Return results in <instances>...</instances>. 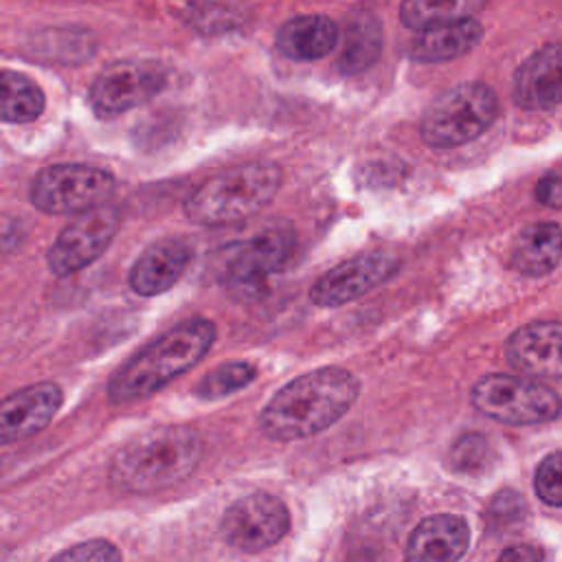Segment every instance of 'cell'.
I'll list each match as a JSON object with an SVG mask.
<instances>
[{"instance_id": "cell-8", "label": "cell", "mask_w": 562, "mask_h": 562, "mask_svg": "<svg viewBox=\"0 0 562 562\" xmlns=\"http://www.w3.org/2000/svg\"><path fill=\"white\" fill-rule=\"evenodd\" d=\"M121 224L116 206L101 204L92 211L75 215L55 237L46 252L48 270L57 277L75 274L99 259L114 239Z\"/></svg>"}, {"instance_id": "cell-20", "label": "cell", "mask_w": 562, "mask_h": 562, "mask_svg": "<svg viewBox=\"0 0 562 562\" xmlns=\"http://www.w3.org/2000/svg\"><path fill=\"white\" fill-rule=\"evenodd\" d=\"M509 259L527 277L551 272L562 259V228L553 222H538L522 228L512 246Z\"/></svg>"}, {"instance_id": "cell-7", "label": "cell", "mask_w": 562, "mask_h": 562, "mask_svg": "<svg viewBox=\"0 0 562 562\" xmlns=\"http://www.w3.org/2000/svg\"><path fill=\"white\" fill-rule=\"evenodd\" d=\"M114 189L112 173L90 165H50L31 182V204L44 213H86L105 202Z\"/></svg>"}, {"instance_id": "cell-23", "label": "cell", "mask_w": 562, "mask_h": 562, "mask_svg": "<svg viewBox=\"0 0 562 562\" xmlns=\"http://www.w3.org/2000/svg\"><path fill=\"white\" fill-rule=\"evenodd\" d=\"M483 2H428V0H411L400 7V20L406 29L428 31L439 24L474 18L481 11Z\"/></svg>"}, {"instance_id": "cell-30", "label": "cell", "mask_w": 562, "mask_h": 562, "mask_svg": "<svg viewBox=\"0 0 562 562\" xmlns=\"http://www.w3.org/2000/svg\"><path fill=\"white\" fill-rule=\"evenodd\" d=\"M349 562H384V560H382L380 553L364 549V551H356V553L349 558Z\"/></svg>"}, {"instance_id": "cell-10", "label": "cell", "mask_w": 562, "mask_h": 562, "mask_svg": "<svg viewBox=\"0 0 562 562\" xmlns=\"http://www.w3.org/2000/svg\"><path fill=\"white\" fill-rule=\"evenodd\" d=\"M294 248L288 228H268L241 241L226 261V283L233 294L252 299L263 294L270 279L283 268Z\"/></svg>"}, {"instance_id": "cell-5", "label": "cell", "mask_w": 562, "mask_h": 562, "mask_svg": "<svg viewBox=\"0 0 562 562\" xmlns=\"http://www.w3.org/2000/svg\"><path fill=\"white\" fill-rule=\"evenodd\" d=\"M498 116L494 90L479 81L459 83L439 94L422 116L419 134L426 145L448 149L481 136Z\"/></svg>"}, {"instance_id": "cell-15", "label": "cell", "mask_w": 562, "mask_h": 562, "mask_svg": "<svg viewBox=\"0 0 562 562\" xmlns=\"http://www.w3.org/2000/svg\"><path fill=\"white\" fill-rule=\"evenodd\" d=\"M505 353L512 367L529 375L562 378V323L538 321L516 329Z\"/></svg>"}, {"instance_id": "cell-2", "label": "cell", "mask_w": 562, "mask_h": 562, "mask_svg": "<svg viewBox=\"0 0 562 562\" xmlns=\"http://www.w3.org/2000/svg\"><path fill=\"white\" fill-rule=\"evenodd\" d=\"M202 457V439L189 426H154L123 443L110 463V483L121 492L149 494L184 481Z\"/></svg>"}, {"instance_id": "cell-13", "label": "cell", "mask_w": 562, "mask_h": 562, "mask_svg": "<svg viewBox=\"0 0 562 562\" xmlns=\"http://www.w3.org/2000/svg\"><path fill=\"white\" fill-rule=\"evenodd\" d=\"M61 404L64 393L55 382H37L13 391L0 406L2 443L20 441L40 432L57 415Z\"/></svg>"}, {"instance_id": "cell-26", "label": "cell", "mask_w": 562, "mask_h": 562, "mask_svg": "<svg viewBox=\"0 0 562 562\" xmlns=\"http://www.w3.org/2000/svg\"><path fill=\"white\" fill-rule=\"evenodd\" d=\"M492 448L483 435H463L450 450V465L459 472H479L487 465Z\"/></svg>"}, {"instance_id": "cell-29", "label": "cell", "mask_w": 562, "mask_h": 562, "mask_svg": "<svg viewBox=\"0 0 562 562\" xmlns=\"http://www.w3.org/2000/svg\"><path fill=\"white\" fill-rule=\"evenodd\" d=\"M496 562H540V555L527 544H516L505 549Z\"/></svg>"}, {"instance_id": "cell-6", "label": "cell", "mask_w": 562, "mask_h": 562, "mask_svg": "<svg viewBox=\"0 0 562 562\" xmlns=\"http://www.w3.org/2000/svg\"><path fill=\"white\" fill-rule=\"evenodd\" d=\"M472 404L483 415L516 426L544 424L560 415V395L533 380L507 373H492L472 386Z\"/></svg>"}, {"instance_id": "cell-18", "label": "cell", "mask_w": 562, "mask_h": 562, "mask_svg": "<svg viewBox=\"0 0 562 562\" xmlns=\"http://www.w3.org/2000/svg\"><path fill=\"white\" fill-rule=\"evenodd\" d=\"M338 26L327 15H296L277 33V48L294 61L327 57L338 44Z\"/></svg>"}, {"instance_id": "cell-19", "label": "cell", "mask_w": 562, "mask_h": 562, "mask_svg": "<svg viewBox=\"0 0 562 562\" xmlns=\"http://www.w3.org/2000/svg\"><path fill=\"white\" fill-rule=\"evenodd\" d=\"M483 37V26L476 18H465L448 24L432 26L428 31H422L411 44V59L424 61V64H439L457 59L465 53H470L474 46H479Z\"/></svg>"}, {"instance_id": "cell-21", "label": "cell", "mask_w": 562, "mask_h": 562, "mask_svg": "<svg viewBox=\"0 0 562 562\" xmlns=\"http://www.w3.org/2000/svg\"><path fill=\"white\" fill-rule=\"evenodd\" d=\"M382 31L375 15H353L347 20L338 66L345 72H360L380 57Z\"/></svg>"}, {"instance_id": "cell-12", "label": "cell", "mask_w": 562, "mask_h": 562, "mask_svg": "<svg viewBox=\"0 0 562 562\" xmlns=\"http://www.w3.org/2000/svg\"><path fill=\"white\" fill-rule=\"evenodd\" d=\"M400 270V259L389 250H369L327 270L310 290L312 303L338 307L360 299Z\"/></svg>"}, {"instance_id": "cell-16", "label": "cell", "mask_w": 562, "mask_h": 562, "mask_svg": "<svg viewBox=\"0 0 562 562\" xmlns=\"http://www.w3.org/2000/svg\"><path fill=\"white\" fill-rule=\"evenodd\" d=\"M191 248L180 237H162L149 244L130 270V285L140 296L167 292L182 277Z\"/></svg>"}, {"instance_id": "cell-9", "label": "cell", "mask_w": 562, "mask_h": 562, "mask_svg": "<svg viewBox=\"0 0 562 562\" xmlns=\"http://www.w3.org/2000/svg\"><path fill=\"white\" fill-rule=\"evenodd\" d=\"M167 81L160 64L147 59H125L105 66L92 81L88 99L97 116H119L154 99Z\"/></svg>"}, {"instance_id": "cell-11", "label": "cell", "mask_w": 562, "mask_h": 562, "mask_svg": "<svg viewBox=\"0 0 562 562\" xmlns=\"http://www.w3.org/2000/svg\"><path fill=\"white\" fill-rule=\"evenodd\" d=\"M290 527L288 507L272 494L257 492L235 501L222 518L224 540L246 553L279 542Z\"/></svg>"}, {"instance_id": "cell-24", "label": "cell", "mask_w": 562, "mask_h": 562, "mask_svg": "<svg viewBox=\"0 0 562 562\" xmlns=\"http://www.w3.org/2000/svg\"><path fill=\"white\" fill-rule=\"evenodd\" d=\"M255 378H257V369L250 362H244V360L226 362V364H220L215 371L206 373L198 382L195 395L200 400H220V397H226L228 393H235L248 386Z\"/></svg>"}, {"instance_id": "cell-25", "label": "cell", "mask_w": 562, "mask_h": 562, "mask_svg": "<svg viewBox=\"0 0 562 562\" xmlns=\"http://www.w3.org/2000/svg\"><path fill=\"white\" fill-rule=\"evenodd\" d=\"M533 487L544 505L562 507V450L547 454L533 474Z\"/></svg>"}, {"instance_id": "cell-17", "label": "cell", "mask_w": 562, "mask_h": 562, "mask_svg": "<svg viewBox=\"0 0 562 562\" xmlns=\"http://www.w3.org/2000/svg\"><path fill=\"white\" fill-rule=\"evenodd\" d=\"M470 544V527L452 514L422 520L406 544V562H457Z\"/></svg>"}, {"instance_id": "cell-14", "label": "cell", "mask_w": 562, "mask_h": 562, "mask_svg": "<svg viewBox=\"0 0 562 562\" xmlns=\"http://www.w3.org/2000/svg\"><path fill=\"white\" fill-rule=\"evenodd\" d=\"M512 97L522 110H551L562 105V46L547 44L529 55L514 75Z\"/></svg>"}, {"instance_id": "cell-27", "label": "cell", "mask_w": 562, "mask_h": 562, "mask_svg": "<svg viewBox=\"0 0 562 562\" xmlns=\"http://www.w3.org/2000/svg\"><path fill=\"white\" fill-rule=\"evenodd\" d=\"M50 562H121V553L108 540H88L61 551Z\"/></svg>"}, {"instance_id": "cell-22", "label": "cell", "mask_w": 562, "mask_h": 562, "mask_svg": "<svg viewBox=\"0 0 562 562\" xmlns=\"http://www.w3.org/2000/svg\"><path fill=\"white\" fill-rule=\"evenodd\" d=\"M42 88L26 75L2 70L0 75V116L4 123H29L44 112Z\"/></svg>"}, {"instance_id": "cell-1", "label": "cell", "mask_w": 562, "mask_h": 562, "mask_svg": "<svg viewBox=\"0 0 562 562\" xmlns=\"http://www.w3.org/2000/svg\"><path fill=\"white\" fill-rule=\"evenodd\" d=\"M360 395L358 378L340 367L303 373L272 395L259 413V428L277 441L305 439L334 426Z\"/></svg>"}, {"instance_id": "cell-28", "label": "cell", "mask_w": 562, "mask_h": 562, "mask_svg": "<svg viewBox=\"0 0 562 562\" xmlns=\"http://www.w3.org/2000/svg\"><path fill=\"white\" fill-rule=\"evenodd\" d=\"M536 198L544 206L562 209V165L549 169L536 184Z\"/></svg>"}, {"instance_id": "cell-3", "label": "cell", "mask_w": 562, "mask_h": 562, "mask_svg": "<svg viewBox=\"0 0 562 562\" xmlns=\"http://www.w3.org/2000/svg\"><path fill=\"white\" fill-rule=\"evenodd\" d=\"M213 340L215 325L209 318H191L176 325L119 367L108 384L110 402L130 404L154 395L173 378L193 369Z\"/></svg>"}, {"instance_id": "cell-4", "label": "cell", "mask_w": 562, "mask_h": 562, "mask_svg": "<svg viewBox=\"0 0 562 562\" xmlns=\"http://www.w3.org/2000/svg\"><path fill=\"white\" fill-rule=\"evenodd\" d=\"M281 187V169L270 160L237 165L204 180L184 202V215L200 226L241 222L261 211Z\"/></svg>"}]
</instances>
